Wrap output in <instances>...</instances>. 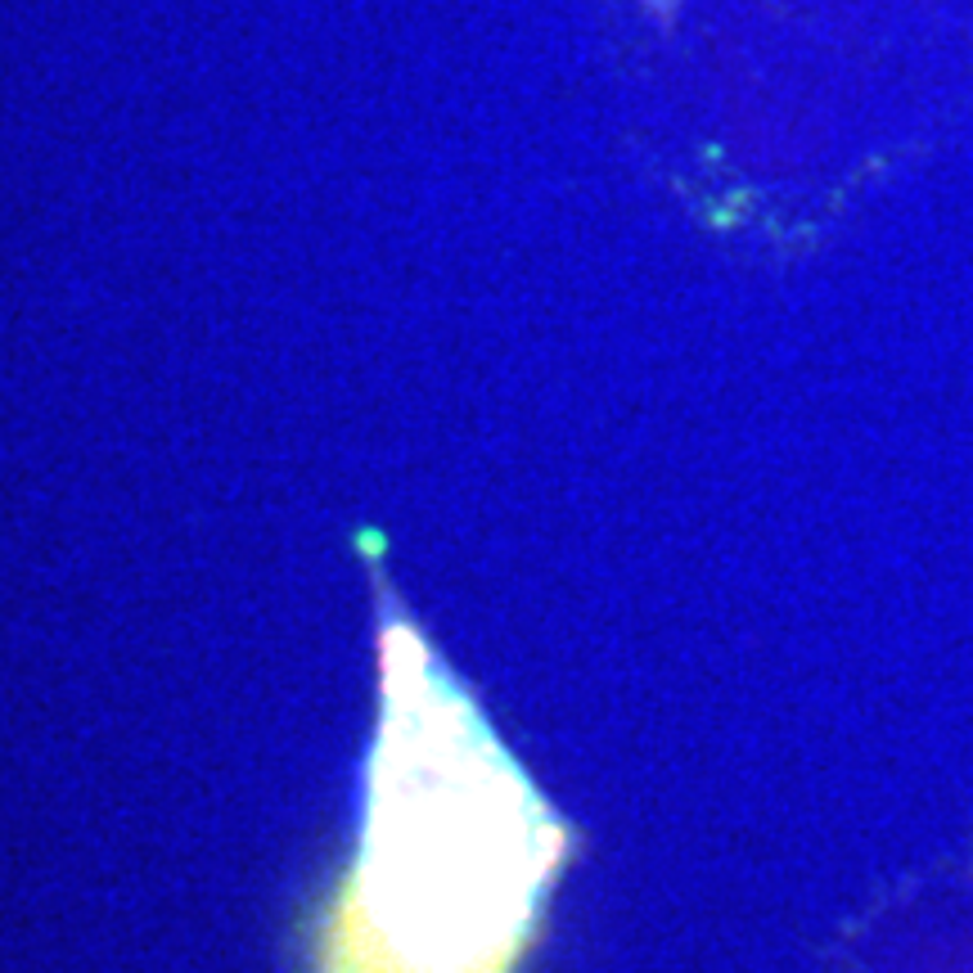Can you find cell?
<instances>
[{
  "label": "cell",
  "mask_w": 973,
  "mask_h": 973,
  "mask_svg": "<svg viewBox=\"0 0 973 973\" xmlns=\"http://www.w3.org/2000/svg\"><path fill=\"white\" fill-rule=\"evenodd\" d=\"M383 658L365 843L316 973H514L568 830L410 627H388Z\"/></svg>",
  "instance_id": "1"
}]
</instances>
